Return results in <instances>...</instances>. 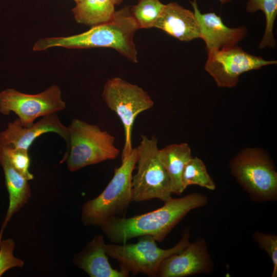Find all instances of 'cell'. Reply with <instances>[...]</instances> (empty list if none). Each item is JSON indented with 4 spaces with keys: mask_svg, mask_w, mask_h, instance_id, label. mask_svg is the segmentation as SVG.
<instances>
[{
    "mask_svg": "<svg viewBox=\"0 0 277 277\" xmlns=\"http://www.w3.org/2000/svg\"><path fill=\"white\" fill-rule=\"evenodd\" d=\"M207 196L191 192L182 197H171L160 208L130 217L113 216L100 227L108 239L125 243L135 238L150 235L156 242H163L172 229L191 210L206 206Z\"/></svg>",
    "mask_w": 277,
    "mask_h": 277,
    "instance_id": "cell-1",
    "label": "cell"
},
{
    "mask_svg": "<svg viewBox=\"0 0 277 277\" xmlns=\"http://www.w3.org/2000/svg\"><path fill=\"white\" fill-rule=\"evenodd\" d=\"M139 28L133 18L130 6L115 11L109 22L94 26L80 34L68 36L49 37L37 41L33 46L35 51L53 47L68 49L111 48L133 63H138L137 51L133 42Z\"/></svg>",
    "mask_w": 277,
    "mask_h": 277,
    "instance_id": "cell-2",
    "label": "cell"
},
{
    "mask_svg": "<svg viewBox=\"0 0 277 277\" xmlns=\"http://www.w3.org/2000/svg\"><path fill=\"white\" fill-rule=\"evenodd\" d=\"M137 157L135 147L122 159L121 166L114 168L113 176L103 191L83 205L82 221L85 226L100 227L109 219L125 213L132 201V173Z\"/></svg>",
    "mask_w": 277,
    "mask_h": 277,
    "instance_id": "cell-3",
    "label": "cell"
},
{
    "mask_svg": "<svg viewBox=\"0 0 277 277\" xmlns=\"http://www.w3.org/2000/svg\"><path fill=\"white\" fill-rule=\"evenodd\" d=\"M232 175L251 201L265 203L277 200V171L267 151L260 147H246L231 159Z\"/></svg>",
    "mask_w": 277,
    "mask_h": 277,
    "instance_id": "cell-4",
    "label": "cell"
},
{
    "mask_svg": "<svg viewBox=\"0 0 277 277\" xmlns=\"http://www.w3.org/2000/svg\"><path fill=\"white\" fill-rule=\"evenodd\" d=\"M68 130L67 150L63 161H66L70 171L114 160L120 154V149L114 145L115 137L97 125L74 118Z\"/></svg>",
    "mask_w": 277,
    "mask_h": 277,
    "instance_id": "cell-5",
    "label": "cell"
},
{
    "mask_svg": "<svg viewBox=\"0 0 277 277\" xmlns=\"http://www.w3.org/2000/svg\"><path fill=\"white\" fill-rule=\"evenodd\" d=\"M190 230L185 228L181 239L173 247L164 249L159 247L156 241L150 235L138 237L134 244H106V252L116 260L121 269L133 275L143 273L156 277L158 269L166 258L182 251L190 243Z\"/></svg>",
    "mask_w": 277,
    "mask_h": 277,
    "instance_id": "cell-6",
    "label": "cell"
},
{
    "mask_svg": "<svg viewBox=\"0 0 277 277\" xmlns=\"http://www.w3.org/2000/svg\"><path fill=\"white\" fill-rule=\"evenodd\" d=\"M137 152V171L132 179V200L136 202L157 199L164 203L171 199L169 176L158 157L157 139L141 135Z\"/></svg>",
    "mask_w": 277,
    "mask_h": 277,
    "instance_id": "cell-7",
    "label": "cell"
},
{
    "mask_svg": "<svg viewBox=\"0 0 277 277\" xmlns=\"http://www.w3.org/2000/svg\"><path fill=\"white\" fill-rule=\"evenodd\" d=\"M102 97L107 106L118 116L124 127L125 144L122 159L131 152L132 131L137 116L151 108L153 101L148 93L136 85L114 77L106 82Z\"/></svg>",
    "mask_w": 277,
    "mask_h": 277,
    "instance_id": "cell-8",
    "label": "cell"
},
{
    "mask_svg": "<svg viewBox=\"0 0 277 277\" xmlns=\"http://www.w3.org/2000/svg\"><path fill=\"white\" fill-rule=\"evenodd\" d=\"M65 108L61 90L56 85L37 94L25 93L12 88L0 93V113L8 115L14 112L24 127L31 126L37 118L57 113Z\"/></svg>",
    "mask_w": 277,
    "mask_h": 277,
    "instance_id": "cell-9",
    "label": "cell"
},
{
    "mask_svg": "<svg viewBox=\"0 0 277 277\" xmlns=\"http://www.w3.org/2000/svg\"><path fill=\"white\" fill-rule=\"evenodd\" d=\"M207 53L205 70L220 88L234 87L242 74L277 63L248 53L238 45Z\"/></svg>",
    "mask_w": 277,
    "mask_h": 277,
    "instance_id": "cell-10",
    "label": "cell"
},
{
    "mask_svg": "<svg viewBox=\"0 0 277 277\" xmlns=\"http://www.w3.org/2000/svg\"><path fill=\"white\" fill-rule=\"evenodd\" d=\"M213 262L203 238H197L180 252L164 259L159 266L157 277H186L195 274H210Z\"/></svg>",
    "mask_w": 277,
    "mask_h": 277,
    "instance_id": "cell-11",
    "label": "cell"
},
{
    "mask_svg": "<svg viewBox=\"0 0 277 277\" xmlns=\"http://www.w3.org/2000/svg\"><path fill=\"white\" fill-rule=\"evenodd\" d=\"M48 132L57 133L67 143L68 127L53 113L42 117L29 127L23 126L18 118L9 122L6 129L0 132V145L28 150L36 138Z\"/></svg>",
    "mask_w": 277,
    "mask_h": 277,
    "instance_id": "cell-12",
    "label": "cell"
},
{
    "mask_svg": "<svg viewBox=\"0 0 277 277\" xmlns=\"http://www.w3.org/2000/svg\"><path fill=\"white\" fill-rule=\"evenodd\" d=\"M197 1L193 0L190 3L207 53L237 45L246 35L247 28L244 26L230 28L214 12L202 13Z\"/></svg>",
    "mask_w": 277,
    "mask_h": 277,
    "instance_id": "cell-13",
    "label": "cell"
},
{
    "mask_svg": "<svg viewBox=\"0 0 277 277\" xmlns=\"http://www.w3.org/2000/svg\"><path fill=\"white\" fill-rule=\"evenodd\" d=\"M102 234L95 235L73 258V263L91 277H128L129 273L111 266Z\"/></svg>",
    "mask_w": 277,
    "mask_h": 277,
    "instance_id": "cell-14",
    "label": "cell"
},
{
    "mask_svg": "<svg viewBox=\"0 0 277 277\" xmlns=\"http://www.w3.org/2000/svg\"><path fill=\"white\" fill-rule=\"evenodd\" d=\"M153 27L162 30L181 41L189 42L201 38L193 12L176 2L164 5Z\"/></svg>",
    "mask_w": 277,
    "mask_h": 277,
    "instance_id": "cell-15",
    "label": "cell"
},
{
    "mask_svg": "<svg viewBox=\"0 0 277 277\" xmlns=\"http://www.w3.org/2000/svg\"><path fill=\"white\" fill-rule=\"evenodd\" d=\"M0 164L3 168L5 184L9 194V206L0 231V242L4 230L12 216L27 203L31 196L29 180L11 165L0 145Z\"/></svg>",
    "mask_w": 277,
    "mask_h": 277,
    "instance_id": "cell-16",
    "label": "cell"
},
{
    "mask_svg": "<svg viewBox=\"0 0 277 277\" xmlns=\"http://www.w3.org/2000/svg\"><path fill=\"white\" fill-rule=\"evenodd\" d=\"M158 157L170 179L172 194L181 195L184 191L181 181L182 172L192 157L189 145L186 143L169 145L159 150Z\"/></svg>",
    "mask_w": 277,
    "mask_h": 277,
    "instance_id": "cell-17",
    "label": "cell"
},
{
    "mask_svg": "<svg viewBox=\"0 0 277 277\" xmlns=\"http://www.w3.org/2000/svg\"><path fill=\"white\" fill-rule=\"evenodd\" d=\"M75 21L91 27L110 21L115 12L111 0H82L72 9Z\"/></svg>",
    "mask_w": 277,
    "mask_h": 277,
    "instance_id": "cell-18",
    "label": "cell"
},
{
    "mask_svg": "<svg viewBox=\"0 0 277 277\" xmlns=\"http://www.w3.org/2000/svg\"><path fill=\"white\" fill-rule=\"evenodd\" d=\"M258 10L263 12L266 18L265 32L259 45L260 49L268 47L274 48L276 41L273 29L277 15V0H249L246 4V11L254 13Z\"/></svg>",
    "mask_w": 277,
    "mask_h": 277,
    "instance_id": "cell-19",
    "label": "cell"
},
{
    "mask_svg": "<svg viewBox=\"0 0 277 277\" xmlns=\"http://www.w3.org/2000/svg\"><path fill=\"white\" fill-rule=\"evenodd\" d=\"M182 187L185 190L190 185H198L214 190L216 185L208 174L203 161L198 157H192L186 164L182 174Z\"/></svg>",
    "mask_w": 277,
    "mask_h": 277,
    "instance_id": "cell-20",
    "label": "cell"
},
{
    "mask_svg": "<svg viewBox=\"0 0 277 277\" xmlns=\"http://www.w3.org/2000/svg\"><path fill=\"white\" fill-rule=\"evenodd\" d=\"M164 5L160 0H138L136 5L130 6L131 14L139 29L153 27Z\"/></svg>",
    "mask_w": 277,
    "mask_h": 277,
    "instance_id": "cell-21",
    "label": "cell"
},
{
    "mask_svg": "<svg viewBox=\"0 0 277 277\" xmlns=\"http://www.w3.org/2000/svg\"><path fill=\"white\" fill-rule=\"evenodd\" d=\"M0 145L12 166L29 181L32 180L34 176L29 171L31 160L28 150L11 146Z\"/></svg>",
    "mask_w": 277,
    "mask_h": 277,
    "instance_id": "cell-22",
    "label": "cell"
},
{
    "mask_svg": "<svg viewBox=\"0 0 277 277\" xmlns=\"http://www.w3.org/2000/svg\"><path fill=\"white\" fill-rule=\"evenodd\" d=\"M253 239L258 246L269 256L273 264V271L271 276L276 277L277 235L274 233L256 231L253 234Z\"/></svg>",
    "mask_w": 277,
    "mask_h": 277,
    "instance_id": "cell-23",
    "label": "cell"
},
{
    "mask_svg": "<svg viewBox=\"0 0 277 277\" xmlns=\"http://www.w3.org/2000/svg\"><path fill=\"white\" fill-rule=\"evenodd\" d=\"M14 248L15 242L12 239L0 242V276L10 269L23 267L24 261L13 255Z\"/></svg>",
    "mask_w": 277,
    "mask_h": 277,
    "instance_id": "cell-24",
    "label": "cell"
},
{
    "mask_svg": "<svg viewBox=\"0 0 277 277\" xmlns=\"http://www.w3.org/2000/svg\"><path fill=\"white\" fill-rule=\"evenodd\" d=\"M112 2L114 3V4L115 5H119L121 4L124 0H111Z\"/></svg>",
    "mask_w": 277,
    "mask_h": 277,
    "instance_id": "cell-25",
    "label": "cell"
},
{
    "mask_svg": "<svg viewBox=\"0 0 277 277\" xmlns=\"http://www.w3.org/2000/svg\"><path fill=\"white\" fill-rule=\"evenodd\" d=\"M222 4H226L227 3L231 2L232 0H218Z\"/></svg>",
    "mask_w": 277,
    "mask_h": 277,
    "instance_id": "cell-26",
    "label": "cell"
},
{
    "mask_svg": "<svg viewBox=\"0 0 277 277\" xmlns=\"http://www.w3.org/2000/svg\"><path fill=\"white\" fill-rule=\"evenodd\" d=\"M76 3H77L80 2H81L82 0H73Z\"/></svg>",
    "mask_w": 277,
    "mask_h": 277,
    "instance_id": "cell-27",
    "label": "cell"
}]
</instances>
